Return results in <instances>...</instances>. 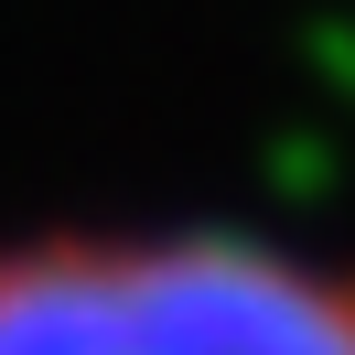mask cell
<instances>
[{"label": "cell", "mask_w": 355, "mask_h": 355, "mask_svg": "<svg viewBox=\"0 0 355 355\" xmlns=\"http://www.w3.org/2000/svg\"><path fill=\"white\" fill-rule=\"evenodd\" d=\"M0 355H355V280L259 237H44L0 259Z\"/></svg>", "instance_id": "6da1fadb"}]
</instances>
